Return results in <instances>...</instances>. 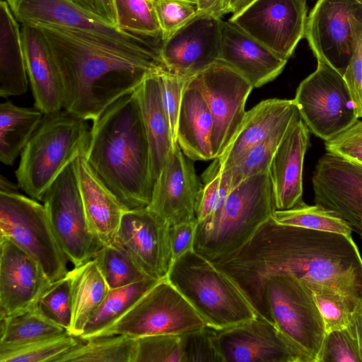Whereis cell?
I'll use <instances>...</instances> for the list:
<instances>
[{"mask_svg":"<svg viewBox=\"0 0 362 362\" xmlns=\"http://www.w3.org/2000/svg\"><path fill=\"white\" fill-rule=\"evenodd\" d=\"M18 185H16L3 175L0 178V191L3 192H18Z\"/></svg>","mask_w":362,"mask_h":362,"instance_id":"55","label":"cell"},{"mask_svg":"<svg viewBox=\"0 0 362 362\" xmlns=\"http://www.w3.org/2000/svg\"><path fill=\"white\" fill-rule=\"evenodd\" d=\"M306 0H255L229 21L288 60L305 37Z\"/></svg>","mask_w":362,"mask_h":362,"instance_id":"14","label":"cell"},{"mask_svg":"<svg viewBox=\"0 0 362 362\" xmlns=\"http://www.w3.org/2000/svg\"><path fill=\"white\" fill-rule=\"evenodd\" d=\"M274 210L269 171L235 187L223 204L197 221L193 250L213 262L245 245Z\"/></svg>","mask_w":362,"mask_h":362,"instance_id":"4","label":"cell"},{"mask_svg":"<svg viewBox=\"0 0 362 362\" xmlns=\"http://www.w3.org/2000/svg\"><path fill=\"white\" fill-rule=\"evenodd\" d=\"M362 362L356 344L346 329L327 334L322 362Z\"/></svg>","mask_w":362,"mask_h":362,"instance_id":"48","label":"cell"},{"mask_svg":"<svg viewBox=\"0 0 362 362\" xmlns=\"http://www.w3.org/2000/svg\"><path fill=\"white\" fill-rule=\"evenodd\" d=\"M93 259L110 288L126 286L149 277L116 240L103 245Z\"/></svg>","mask_w":362,"mask_h":362,"instance_id":"36","label":"cell"},{"mask_svg":"<svg viewBox=\"0 0 362 362\" xmlns=\"http://www.w3.org/2000/svg\"><path fill=\"white\" fill-rule=\"evenodd\" d=\"M199 13L222 17L227 13V0H196Z\"/></svg>","mask_w":362,"mask_h":362,"instance_id":"53","label":"cell"},{"mask_svg":"<svg viewBox=\"0 0 362 362\" xmlns=\"http://www.w3.org/2000/svg\"><path fill=\"white\" fill-rule=\"evenodd\" d=\"M255 0H227V13L233 14L241 11Z\"/></svg>","mask_w":362,"mask_h":362,"instance_id":"54","label":"cell"},{"mask_svg":"<svg viewBox=\"0 0 362 362\" xmlns=\"http://www.w3.org/2000/svg\"><path fill=\"white\" fill-rule=\"evenodd\" d=\"M25 64L35 106L44 114L63 109L62 81L39 29L21 25Z\"/></svg>","mask_w":362,"mask_h":362,"instance_id":"24","label":"cell"},{"mask_svg":"<svg viewBox=\"0 0 362 362\" xmlns=\"http://www.w3.org/2000/svg\"><path fill=\"white\" fill-rule=\"evenodd\" d=\"M21 25L55 24L100 34L128 45L162 52L161 35L126 31L89 13L71 0H5Z\"/></svg>","mask_w":362,"mask_h":362,"instance_id":"15","label":"cell"},{"mask_svg":"<svg viewBox=\"0 0 362 362\" xmlns=\"http://www.w3.org/2000/svg\"><path fill=\"white\" fill-rule=\"evenodd\" d=\"M21 24L5 0L0 1V95H21L28 90Z\"/></svg>","mask_w":362,"mask_h":362,"instance_id":"29","label":"cell"},{"mask_svg":"<svg viewBox=\"0 0 362 362\" xmlns=\"http://www.w3.org/2000/svg\"><path fill=\"white\" fill-rule=\"evenodd\" d=\"M136 339L124 334L79 337L78 343L54 362H135Z\"/></svg>","mask_w":362,"mask_h":362,"instance_id":"32","label":"cell"},{"mask_svg":"<svg viewBox=\"0 0 362 362\" xmlns=\"http://www.w3.org/2000/svg\"><path fill=\"white\" fill-rule=\"evenodd\" d=\"M89 133L87 120L64 109L44 114L21 153L16 170L19 188L42 201L53 181L85 151Z\"/></svg>","mask_w":362,"mask_h":362,"instance_id":"5","label":"cell"},{"mask_svg":"<svg viewBox=\"0 0 362 362\" xmlns=\"http://www.w3.org/2000/svg\"><path fill=\"white\" fill-rule=\"evenodd\" d=\"M346 329L354 339L362 361V293L358 297Z\"/></svg>","mask_w":362,"mask_h":362,"instance_id":"52","label":"cell"},{"mask_svg":"<svg viewBox=\"0 0 362 362\" xmlns=\"http://www.w3.org/2000/svg\"><path fill=\"white\" fill-rule=\"evenodd\" d=\"M151 3H153V0H148Z\"/></svg>","mask_w":362,"mask_h":362,"instance_id":"58","label":"cell"},{"mask_svg":"<svg viewBox=\"0 0 362 362\" xmlns=\"http://www.w3.org/2000/svg\"><path fill=\"white\" fill-rule=\"evenodd\" d=\"M310 130L300 114L290 124L269 168L275 210L291 209L303 202V168Z\"/></svg>","mask_w":362,"mask_h":362,"instance_id":"22","label":"cell"},{"mask_svg":"<svg viewBox=\"0 0 362 362\" xmlns=\"http://www.w3.org/2000/svg\"><path fill=\"white\" fill-rule=\"evenodd\" d=\"M357 1L359 4H361L362 5V0H356Z\"/></svg>","mask_w":362,"mask_h":362,"instance_id":"57","label":"cell"},{"mask_svg":"<svg viewBox=\"0 0 362 362\" xmlns=\"http://www.w3.org/2000/svg\"><path fill=\"white\" fill-rule=\"evenodd\" d=\"M221 18L199 13L163 42L167 71L191 78L219 60Z\"/></svg>","mask_w":362,"mask_h":362,"instance_id":"19","label":"cell"},{"mask_svg":"<svg viewBox=\"0 0 362 362\" xmlns=\"http://www.w3.org/2000/svg\"><path fill=\"white\" fill-rule=\"evenodd\" d=\"M362 33V5L356 0H318L307 18L305 37L317 61L342 74Z\"/></svg>","mask_w":362,"mask_h":362,"instance_id":"12","label":"cell"},{"mask_svg":"<svg viewBox=\"0 0 362 362\" xmlns=\"http://www.w3.org/2000/svg\"><path fill=\"white\" fill-rule=\"evenodd\" d=\"M295 117L281 125L266 139L252 147L234 165L223 170L230 178L232 189L249 177L269 171L273 156Z\"/></svg>","mask_w":362,"mask_h":362,"instance_id":"37","label":"cell"},{"mask_svg":"<svg viewBox=\"0 0 362 362\" xmlns=\"http://www.w3.org/2000/svg\"><path fill=\"white\" fill-rule=\"evenodd\" d=\"M44 113L10 100L0 105V160L12 165L40 124Z\"/></svg>","mask_w":362,"mask_h":362,"instance_id":"31","label":"cell"},{"mask_svg":"<svg viewBox=\"0 0 362 362\" xmlns=\"http://www.w3.org/2000/svg\"><path fill=\"white\" fill-rule=\"evenodd\" d=\"M166 279L210 327L224 329L257 316L237 286L194 250L173 262Z\"/></svg>","mask_w":362,"mask_h":362,"instance_id":"6","label":"cell"},{"mask_svg":"<svg viewBox=\"0 0 362 362\" xmlns=\"http://www.w3.org/2000/svg\"><path fill=\"white\" fill-rule=\"evenodd\" d=\"M0 240L1 317L33 307L52 281L31 255L11 240Z\"/></svg>","mask_w":362,"mask_h":362,"instance_id":"21","label":"cell"},{"mask_svg":"<svg viewBox=\"0 0 362 362\" xmlns=\"http://www.w3.org/2000/svg\"><path fill=\"white\" fill-rule=\"evenodd\" d=\"M73 163L89 225L103 245H110L126 210L88 165L84 151Z\"/></svg>","mask_w":362,"mask_h":362,"instance_id":"26","label":"cell"},{"mask_svg":"<svg viewBox=\"0 0 362 362\" xmlns=\"http://www.w3.org/2000/svg\"><path fill=\"white\" fill-rule=\"evenodd\" d=\"M315 202L337 214L353 230L362 222V165L327 153L312 177Z\"/></svg>","mask_w":362,"mask_h":362,"instance_id":"20","label":"cell"},{"mask_svg":"<svg viewBox=\"0 0 362 362\" xmlns=\"http://www.w3.org/2000/svg\"><path fill=\"white\" fill-rule=\"evenodd\" d=\"M159 281L148 277L126 286L110 288L100 308L79 337L86 339L97 336L112 326Z\"/></svg>","mask_w":362,"mask_h":362,"instance_id":"34","label":"cell"},{"mask_svg":"<svg viewBox=\"0 0 362 362\" xmlns=\"http://www.w3.org/2000/svg\"><path fill=\"white\" fill-rule=\"evenodd\" d=\"M71 279L72 316L68 332L79 337L97 312L110 288L92 259L69 272Z\"/></svg>","mask_w":362,"mask_h":362,"instance_id":"30","label":"cell"},{"mask_svg":"<svg viewBox=\"0 0 362 362\" xmlns=\"http://www.w3.org/2000/svg\"><path fill=\"white\" fill-rule=\"evenodd\" d=\"M194 161L174 142L153 185L147 207L170 226L197 221V199L202 184Z\"/></svg>","mask_w":362,"mask_h":362,"instance_id":"18","label":"cell"},{"mask_svg":"<svg viewBox=\"0 0 362 362\" xmlns=\"http://www.w3.org/2000/svg\"><path fill=\"white\" fill-rule=\"evenodd\" d=\"M33 26L41 32L59 70L63 109L87 121L134 91L151 74L167 70L160 52L63 25Z\"/></svg>","mask_w":362,"mask_h":362,"instance_id":"2","label":"cell"},{"mask_svg":"<svg viewBox=\"0 0 362 362\" xmlns=\"http://www.w3.org/2000/svg\"><path fill=\"white\" fill-rule=\"evenodd\" d=\"M218 61L238 71L253 88L273 81L287 62L229 20L223 19Z\"/></svg>","mask_w":362,"mask_h":362,"instance_id":"23","label":"cell"},{"mask_svg":"<svg viewBox=\"0 0 362 362\" xmlns=\"http://www.w3.org/2000/svg\"><path fill=\"white\" fill-rule=\"evenodd\" d=\"M169 228L147 206L128 210L122 215L115 240L148 276L162 280L173 263Z\"/></svg>","mask_w":362,"mask_h":362,"instance_id":"17","label":"cell"},{"mask_svg":"<svg viewBox=\"0 0 362 362\" xmlns=\"http://www.w3.org/2000/svg\"><path fill=\"white\" fill-rule=\"evenodd\" d=\"M264 296L273 323L301 362H322L327 333L310 288L293 276L276 275L267 280Z\"/></svg>","mask_w":362,"mask_h":362,"instance_id":"7","label":"cell"},{"mask_svg":"<svg viewBox=\"0 0 362 362\" xmlns=\"http://www.w3.org/2000/svg\"><path fill=\"white\" fill-rule=\"evenodd\" d=\"M84 155L126 211L148 206L153 187L151 152L135 90L93 121Z\"/></svg>","mask_w":362,"mask_h":362,"instance_id":"3","label":"cell"},{"mask_svg":"<svg viewBox=\"0 0 362 362\" xmlns=\"http://www.w3.org/2000/svg\"><path fill=\"white\" fill-rule=\"evenodd\" d=\"M214 119L202 91L194 76L183 91L177 124V143L193 160L214 159L211 135Z\"/></svg>","mask_w":362,"mask_h":362,"instance_id":"27","label":"cell"},{"mask_svg":"<svg viewBox=\"0 0 362 362\" xmlns=\"http://www.w3.org/2000/svg\"><path fill=\"white\" fill-rule=\"evenodd\" d=\"M293 100L310 132L325 141L359 119L343 74L322 61L299 84Z\"/></svg>","mask_w":362,"mask_h":362,"instance_id":"9","label":"cell"},{"mask_svg":"<svg viewBox=\"0 0 362 362\" xmlns=\"http://www.w3.org/2000/svg\"><path fill=\"white\" fill-rule=\"evenodd\" d=\"M135 362H183L181 334H156L136 339Z\"/></svg>","mask_w":362,"mask_h":362,"instance_id":"43","label":"cell"},{"mask_svg":"<svg viewBox=\"0 0 362 362\" xmlns=\"http://www.w3.org/2000/svg\"><path fill=\"white\" fill-rule=\"evenodd\" d=\"M181 335L183 362H222L211 341L208 326Z\"/></svg>","mask_w":362,"mask_h":362,"instance_id":"46","label":"cell"},{"mask_svg":"<svg viewBox=\"0 0 362 362\" xmlns=\"http://www.w3.org/2000/svg\"><path fill=\"white\" fill-rule=\"evenodd\" d=\"M208 327L222 362H301L275 325L257 315L224 329Z\"/></svg>","mask_w":362,"mask_h":362,"instance_id":"16","label":"cell"},{"mask_svg":"<svg viewBox=\"0 0 362 362\" xmlns=\"http://www.w3.org/2000/svg\"><path fill=\"white\" fill-rule=\"evenodd\" d=\"M214 119L211 148L214 158L227 148L246 113L252 84L226 64L218 61L194 76Z\"/></svg>","mask_w":362,"mask_h":362,"instance_id":"13","label":"cell"},{"mask_svg":"<svg viewBox=\"0 0 362 362\" xmlns=\"http://www.w3.org/2000/svg\"><path fill=\"white\" fill-rule=\"evenodd\" d=\"M272 218L278 223L329 232L352 238L351 225L335 212L319 204L303 202L286 210H274Z\"/></svg>","mask_w":362,"mask_h":362,"instance_id":"35","label":"cell"},{"mask_svg":"<svg viewBox=\"0 0 362 362\" xmlns=\"http://www.w3.org/2000/svg\"><path fill=\"white\" fill-rule=\"evenodd\" d=\"M79 340L68 332L25 346L0 351V362H54Z\"/></svg>","mask_w":362,"mask_h":362,"instance_id":"39","label":"cell"},{"mask_svg":"<svg viewBox=\"0 0 362 362\" xmlns=\"http://www.w3.org/2000/svg\"><path fill=\"white\" fill-rule=\"evenodd\" d=\"M359 118H362V33L343 74Z\"/></svg>","mask_w":362,"mask_h":362,"instance_id":"49","label":"cell"},{"mask_svg":"<svg viewBox=\"0 0 362 362\" xmlns=\"http://www.w3.org/2000/svg\"><path fill=\"white\" fill-rule=\"evenodd\" d=\"M202 178L203 184L196 204L197 221H202L215 212L233 189L230 178L227 172L221 170L217 158H214Z\"/></svg>","mask_w":362,"mask_h":362,"instance_id":"38","label":"cell"},{"mask_svg":"<svg viewBox=\"0 0 362 362\" xmlns=\"http://www.w3.org/2000/svg\"><path fill=\"white\" fill-rule=\"evenodd\" d=\"M311 291L327 334L346 329L358 297L329 289L316 288Z\"/></svg>","mask_w":362,"mask_h":362,"instance_id":"41","label":"cell"},{"mask_svg":"<svg viewBox=\"0 0 362 362\" xmlns=\"http://www.w3.org/2000/svg\"><path fill=\"white\" fill-rule=\"evenodd\" d=\"M325 144L328 153L362 165V119L325 141Z\"/></svg>","mask_w":362,"mask_h":362,"instance_id":"47","label":"cell"},{"mask_svg":"<svg viewBox=\"0 0 362 362\" xmlns=\"http://www.w3.org/2000/svg\"><path fill=\"white\" fill-rule=\"evenodd\" d=\"M161 98L167 115L173 140L177 142V124L185 87L190 78L167 70L158 73Z\"/></svg>","mask_w":362,"mask_h":362,"instance_id":"45","label":"cell"},{"mask_svg":"<svg viewBox=\"0 0 362 362\" xmlns=\"http://www.w3.org/2000/svg\"><path fill=\"white\" fill-rule=\"evenodd\" d=\"M158 73L148 76L135 90L150 147L153 185L174 143L162 102Z\"/></svg>","mask_w":362,"mask_h":362,"instance_id":"28","label":"cell"},{"mask_svg":"<svg viewBox=\"0 0 362 362\" xmlns=\"http://www.w3.org/2000/svg\"><path fill=\"white\" fill-rule=\"evenodd\" d=\"M163 40L199 13L196 0H153Z\"/></svg>","mask_w":362,"mask_h":362,"instance_id":"44","label":"cell"},{"mask_svg":"<svg viewBox=\"0 0 362 362\" xmlns=\"http://www.w3.org/2000/svg\"><path fill=\"white\" fill-rule=\"evenodd\" d=\"M0 237L11 240L31 255L52 282L69 272V260L38 200L18 192L0 191Z\"/></svg>","mask_w":362,"mask_h":362,"instance_id":"8","label":"cell"},{"mask_svg":"<svg viewBox=\"0 0 362 362\" xmlns=\"http://www.w3.org/2000/svg\"><path fill=\"white\" fill-rule=\"evenodd\" d=\"M211 262L237 286L256 315L272 323L264 286L273 276H293L311 290L362 293V256L353 238L279 224L272 216L241 247Z\"/></svg>","mask_w":362,"mask_h":362,"instance_id":"1","label":"cell"},{"mask_svg":"<svg viewBox=\"0 0 362 362\" xmlns=\"http://www.w3.org/2000/svg\"><path fill=\"white\" fill-rule=\"evenodd\" d=\"M354 230L356 231L360 235L361 239L362 240V222L359 224L358 226L354 228Z\"/></svg>","mask_w":362,"mask_h":362,"instance_id":"56","label":"cell"},{"mask_svg":"<svg viewBox=\"0 0 362 362\" xmlns=\"http://www.w3.org/2000/svg\"><path fill=\"white\" fill-rule=\"evenodd\" d=\"M197 221L182 223L169 228V238L173 262L193 250Z\"/></svg>","mask_w":362,"mask_h":362,"instance_id":"50","label":"cell"},{"mask_svg":"<svg viewBox=\"0 0 362 362\" xmlns=\"http://www.w3.org/2000/svg\"><path fill=\"white\" fill-rule=\"evenodd\" d=\"M299 113L293 100L272 98L262 100L245 117L233 140L218 158L222 171L228 169L252 147L272 134Z\"/></svg>","mask_w":362,"mask_h":362,"instance_id":"25","label":"cell"},{"mask_svg":"<svg viewBox=\"0 0 362 362\" xmlns=\"http://www.w3.org/2000/svg\"><path fill=\"white\" fill-rule=\"evenodd\" d=\"M0 351L17 349L67 332L42 316L33 305L1 317Z\"/></svg>","mask_w":362,"mask_h":362,"instance_id":"33","label":"cell"},{"mask_svg":"<svg viewBox=\"0 0 362 362\" xmlns=\"http://www.w3.org/2000/svg\"><path fill=\"white\" fill-rule=\"evenodd\" d=\"M34 306L45 318L68 332L72 316L69 272L65 276L52 282L40 296Z\"/></svg>","mask_w":362,"mask_h":362,"instance_id":"40","label":"cell"},{"mask_svg":"<svg viewBox=\"0 0 362 362\" xmlns=\"http://www.w3.org/2000/svg\"><path fill=\"white\" fill-rule=\"evenodd\" d=\"M118 25L138 35H161L152 3L148 0H115Z\"/></svg>","mask_w":362,"mask_h":362,"instance_id":"42","label":"cell"},{"mask_svg":"<svg viewBox=\"0 0 362 362\" xmlns=\"http://www.w3.org/2000/svg\"><path fill=\"white\" fill-rule=\"evenodd\" d=\"M206 327V322L192 305L164 279L119 320L98 335L124 334L138 339L156 334H182Z\"/></svg>","mask_w":362,"mask_h":362,"instance_id":"10","label":"cell"},{"mask_svg":"<svg viewBox=\"0 0 362 362\" xmlns=\"http://www.w3.org/2000/svg\"><path fill=\"white\" fill-rule=\"evenodd\" d=\"M42 201L68 260L77 267L92 259L103 244L88 221L73 163L49 186Z\"/></svg>","mask_w":362,"mask_h":362,"instance_id":"11","label":"cell"},{"mask_svg":"<svg viewBox=\"0 0 362 362\" xmlns=\"http://www.w3.org/2000/svg\"><path fill=\"white\" fill-rule=\"evenodd\" d=\"M89 13L111 25L118 26V15L115 0H71Z\"/></svg>","mask_w":362,"mask_h":362,"instance_id":"51","label":"cell"}]
</instances>
